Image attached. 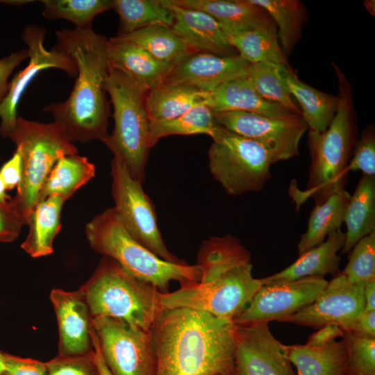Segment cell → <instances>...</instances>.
Returning a JSON list of instances; mask_svg holds the SVG:
<instances>
[{"label": "cell", "instance_id": "obj_1", "mask_svg": "<svg viewBox=\"0 0 375 375\" xmlns=\"http://www.w3.org/2000/svg\"><path fill=\"white\" fill-rule=\"evenodd\" d=\"M234 330L204 311L162 310L151 329L156 375H235Z\"/></svg>", "mask_w": 375, "mask_h": 375}, {"label": "cell", "instance_id": "obj_2", "mask_svg": "<svg viewBox=\"0 0 375 375\" xmlns=\"http://www.w3.org/2000/svg\"><path fill=\"white\" fill-rule=\"evenodd\" d=\"M56 35L53 47L74 60L77 75L67 99L49 103L43 110L53 115L72 142H103L109 135L110 104L105 88L109 68L108 39L92 28H65L56 31Z\"/></svg>", "mask_w": 375, "mask_h": 375}, {"label": "cell", "instance_id": "obj_3", "mask_svg": "<svg viewBox=\"0 0 375 375\" xmlns=\"http://www.w3.org/2000/svg\"><path fill=\"white\" fill-rule=\"evenodd\" d=\"M338 82V106L330 126L324 131L309 130L308 144L311 158L304 197L322 203L334 192L344 189L347 166L357 141L356 116L351 85L333 62Z\"/></svg>", "mask_w": 375, "mask_h": 375}, {"label": "cell", "instance_id": "obj_4", "mask_svg": "<svg viewBox=\"0 0 375 375\" xmlns=\"http://www.w3.org/2000/svg\"><path fill=\"white\" fill-rule=\"evenodd\" d=\"M85 235L94 251L115 260L128 274L153 285L161 294L169 292L172 281L179 282L181 287L200 281L201 270L197 264L165 261L134 240L114 207L94 217L85 226Z\"/></svg>", "mask_w": 375, "mask_h": 375}, {"label": "cell", "instance_id": "obj_5", "mask_svg": "<svg viewBox=\"0 0 375 375\" xmlns=\"http://www.w3.org/2000/svg\"><path fill=\"white\" fill-rule=\"evenodd\" d=\"M79 290L85 297L92 318L110 317L151 332L162 311L161 293L156 287L135 278L106 256Z\"/></svg>", "mask_w": 375, "mask_h": 375}, {"label": "cell", "instance_id": "obj_6", "mask_svg": "<svg viewBox=\"0 0 375 375\" xmlns=\"http://www.w3.org/2000/svg\"><path fill=\"white\" fill-rule=\"evenodd\" d=\"M105 88L113 107L114 128L103 143L131 176L142 183L151 148L146 108L148 91L110 65Z\"/></svg>", "mask_w": 375, "mask_h": 375}, {"label": "cell", "instance_id": "obj_7", "mask_svg": "<svg viewBox=\"0 0 375 375\" xmlns=\"http://www.w3.org/2000/svg\"><path fill=\"white\" fill-rule=\"evenodd\" d=\"M19 149L23 174L12 201L24 225L36 205L40 192L49 172L62 157L78 154L77 147L57 122L42 123L17 117L8 136Z\"/></svg>", "mask_w": 375, "mask_h": 375}, {"label": "cell", "instance_id": "obj_8", "mask_svg": "<svg viewBox=\"0 0 375 375\" xmlns=\"http://www.w3.org/2000/svg\"><path fill=\"white\" fill-rule=\"evenodd\" d=\"M253 265H235L206 283H197L160 294L162 310L187 308L204 311L217 317L233 321L249 306L262 285L252 276Z\"/></svg>", "mask_w": 375, "mask_h": 375}, {"label": "cell", "instance_id": "obj_9", "mask_svg": "<svg viewBox=\"0 0 375 375\" xmlns=\"http://www.w3.org/2000/svg\"><path fill=\"white\" fill-rule=\"evenodd\" d=\"M208 150L209 170L229 195L260 191L271 177L269 153L258 142L219 126Z\"/></svg>", "mask_w": 375, "mask_h": 375}, {"label": "cell", "instance_id": "obj_10", "mask_svg": "<svg viewBox=\"0 0 375 375\" xmlns=\"http://www.w3.org/2000/svg\"><path fill=\"white\" fill-rule=\"evenodd\" d=\"M110 175L114 208L128 234L161 259L184 263L167 248L158 227L155 207L142 183L133 178L115 158L110 163Z\"/></svg>", "mask_w": 375, "mask_h": 375}, {"label": "cell", "instance_id": "obj_11", "mask_svg": "<svg viewBox=\"0 0 375 375\" xmlns=\"http://www.w3.org/2000/svg\"><path fill=\"white\" fill-rule=\"evenodd\" d=\"M102 358L112 375H156L151 331L110 317L92 319Z\"/></svg>", "mask_w": 375, "mask_h": 375}, {"label": "cell", "instance_id": "obj_12", "mask_svg": "<svg viewBox=\"0 0 375 375\" xmlns=\"http://www.w3.org/2000/svg\"><path fill=\"white\" fill-rule=\"evenodd\" d=\"M213 112L218 125L260 144L272 165L298 156L301 139L308 129L301 115L272 117L242 111Z\"/></svg>", "mask_w": 375, "mask_h": 375}, {"label": "cell", "instance_id": "obj_13", "mask_svg": "<svg viewBox=\"0 0 375 375\" xmlns=\"http://www.w3.org/2000/svg\"><path fill=\"white\" fill-rule=\"evenodd\" d=\"M47 30L34 24L26 25L22 38L27 46L29 62L27 66L15 74L9 83L6 98L0 105V134L8 138L17 122V109L28 85L42 70L50 68L60 69L70 77H76L77 68L68 55L53 47L47 50L44 45Z\"/></svg>", "mask_w": 375, "mask_h": 375}, {"label": "cell", "instance_id": "obj_14", "mask_svg": "<svg viewBox=\"0 0 375 375\" xmlns=\"http://www.w3.org/2000/svg\"><path fill=\"white\" fill-rule=\"evenodd\" d=\"M233 355L235 375H297L267 322L235 323Z\"/></svg>", "mask_w": 375, "mask_h": 375}, {"label": "cell", "instance_id": "obj_15", "mask_svg": "<svg viewBox=\"0 0 375 375\" xmlns=\"http://www.w3.org/2000/svg\"><path fill=\"white\" fill-rule=\"evenodd\" d=\"M365 283H353L341 273L328 281L315 301L279 322L319 328L334 324L343 331H352L365 311Z\"/></svg>", "mask_w": 375, "mask_h": 375}, {"label": "cell", "instance_id": "obj_16", "mask_svg": "<svg viewBox=\"0 0 375 375\" xmlns=\"http://www.w3.org/2000/svg\"><path fill=\"white\" fill-rule=\"evenodd\" d=\"M327 284L324 277L309 276L262 285L248 308L233 322L235 324L279 322L313 303Z\"/></svg>", "mask_w": 375, "mask_h": 375}, {"label": "cell", "instance_id": "obj_17", "mask_svg": "<svg viewBox=\"0 0 375 375\" xmlns=\"http://www.w3.org/2000/svg\"><path fill=\"white\" fill-rule=\"evenodd\" d=\"M50 301L58 328V354L84 355L94 350L91 331L92 315L83 293L53 289Z\"/></svg>", "mask_w": 375, "mask_h": 375}, {"label": "cell", "instance_id": "obj_18", "mask_svg": "<svg viewBox=\"0 0 375 375\" xmlns=\"http://www.w3.org/2000/svg\"><path fill=\"white\" fill-rule=\"evenodd\" d=\"M249 65L240 55L191 52L174 63L165 81L188 84L210 92L225 82L247 75Z\"/></svg>", "mask_w": 375, "mask_h": 375}, {"label": "cell", "instance_id": "obj_19", "mask_svg": "<svg viewBox=\"0 0 375 375\" xmlns=\"http://www.w3.org/2000/svg\"><path fill=\"white\" fill-rule=\"evenodd\" d=\"M172 10V28L192 52H203L219 56L238 55L219 22L205 12L183 8L171 0H163Z\"/></svg>", "mask_w": 375, "mask_h": 375}, {"label": "cell", "instance_id": "obj_20", "mask_svg": "<svg viewBox=\"0 0 375 375\" xmlns=\"http://www.w3.org/2000/svg\"><path fill=\"white\" fill-rule=\"evenodd\" d=\"M109 65L149 91L165 81L174 64L162 62L140 47L115 37L108 39Z\"/></svg>", "mask_w": 375, "mask_h": 375}, {"label": "cell", "instance_id": "obj_21", "mask_svg": "<svg viewBox=\"0 0 375 375\" xmlns=\"http://www.w3.org/2000/svg\"><path fill=\"white\" fill-rule=\"evenodd\" d=\"M345 242V232L340 228L328 234L318 246L299 255L292 264L271 276L262 278V285L278 284L299 280L309 276H333L340 273L341 258L338 252Z\"/></svg>", "mask_w": 375, "mask_h": 375}, {"label": "cell", "instance_id": "obj_22", "mask_svg": "<svg viewBox=\"0 0 375 375\" xmlns=\"http://www.w3.org/2000/svg\"><path fill=\"white\" fill-rule=\"evenodd\" d=\"M174 3L206 12L226 35L253 30L274 22L261 7L249 0H171Z\"/></svg>", "mask_w": 375, "mask_h": 375}, {"label": "cell", "instance_id": "obj_23", "mask_svg": "<svg viewBox=\"0 0 375 375\" xmlns=\"http://www.w3.org/2000/svg\"><path fill=\"white\" fill-rule=\"evenodd\" d=\"M203 104L213 112L242 111L272 117L294 114L262 98L247 75L225 82L208 92Z\"/></svg>", "mask_w": 375, "mask_h": 375}, {"label": "cell", "instance_id": "obj_24", "mask_svg": "<svg viewBox=\"0 0 375 375\" xmlns=\"http://www.w3.org/2000/svg\"><path fill=\"white\" fill-rule=\"evenodd\" d=\"M281 74L291 96L301 106V116L310 131H324L338 106V97L318 90L301 81L290 65H281Z\"/></svg>", "mask_w": 375, "mask_h": 375}, {"label": "cell", "instance_id": "obj_25", "mask_svg": "<svg viewBox=\"0 0 375 375\" xmlns=\"http://www.w3.org/2000/svg\"><path fill=\"white\" fill-rule=\"evenodd\" d=\"M65 200L53 194L38 201L28 219V233L21 248L30 256L40 258L53 252V241L61 228L60 215Z\"/></svg>", "mask_w": 375, "mask_h": 375}, {"label": "cell", "instance_id": "obj_26", "mask_svg": "<svg viewBox=\"0 0 375 375\" xmlns=\"http://www.w3.org/2000/svg\"><path fill=\"white\" fill-rule=\"evenodd\" d=\"M287 348L297 375H346L348 353L343 339L321 347L305 344L287 345Z\"/></svg>", "mask_w": 375, "mask_h": 375}, {"label": "cell", "instance_id": "obj_27", "mask_svg": "<svg viewBox=\"0 0 375 375\" xmlns=\"http://www.w3.org/2000/svg\"><path fill=\"white\" fill-rule=\"evenodd\" d=\"M208 92L194 86L165 81L147 92L146 108L150 122L174 119L203 104Z\"/></svg>", "mask_w": 375, "mask_h": 375}, {"label": "cell", "instance_id": "obj_28", "mask_svg": "<svg viewBox=\"0 0 375 375\" xmlns=\"http://www.w3.org/2000/svg\"><path fill=\"white\" fill-rule=\"evenodd\" d=\"M342 253H349L362 238L375 231V176L362 174L347 207Z\"/></svg>", "mask_w": 375, "mask_h": 375}, {"label": "cell", "instance_id": "obj_29", "mask_svg": "<svg viewBox=\"0 0 375 375\" xmlns=\"http://www.w3.org/2000/svg\"><path fill=\"white\" fill-rule=\"evenodd\" d=\"M351 195L345 189L333 192L310 212L307 229L297 244L299 256L322 243L329 233L340 228Z\"/></svg>", "mask_w": 375, "mask_h": 375}, {"label": "cell", "instance_id": "obj_30", "mask_svg": "<svg viewBox=\"0 0 375 375\" xmlns=\"http://www.w3.org/2000/svg\"><path fill=\"white\" fill-rule=\"evenodd\" d=\"M251 261L250 252L240 240L229 235L205 240L198 252L199 283L208 282L230 268Z\"/></svg>", "mask_w": 375, "mask_h": 375}, {"label": "cell", "instance_id": "obj_31", "mask_svg": "<svg viewBox=\"0 0 375 375\" xmlns=\"http://www.w3.org/2000/svg\"><path fill=\"white\" fill-rule=\"evenodd\" d=\"M94 175L95 167L86 157L78 153L63 156L49 172L40 192L38 202L53 194L59 195L66 201Z\"/></svg>", "mask_w": 375, "mask_h": 375}, {"label": "cell", "instance_id": "obj_32", "mask_svg": "<svg viewBox=\"0 0 375 375\" xmlns=\"http://www.w3.org/2000/svg\"><path fill=\"white\" fill-rule=\"evenodd\" d=\"M227 37L238 55L250 64L272 62L290 65L288 57L278 45L277 27L274 22Z\"/></svg>", "mask_w": 375, "mask_h": 375}, {"label": "cell", "instance_id": "obj_33", "mask_svg": "<svg viewBox=\"0 0 375 375\" xmlns=\"http://www.w3.org/2000/svg\"><path fill=\"white\" fill-rule=\"evenodd\" d=\"M262 8L277 27L283 53L288 57L301 38L302 28L308 19L304 4L299 0H249Z\"/></svg>", "mask_w": 375, "mask_h": 375}, {"label": "cell", "instance_id": "obj_34", "mask_svg": "<svg viewBox=\"0 0 375 375\" xmlns=\"http://www.w3.org/2000/svg\"><path fill=\"white\" fill-rule=\"evenodd\" d=\"M115 38L131 42L156 59L172 64L192 52L172 27L164 25L145 27Z\"/></svg>", "mask_w": 375, "mask_h": 375}, {"label": "cell", "instance_id": "obj_35", "mask_svg": "<svg viewBox=\"0 0 375 375\" xmlns=\"http://www.w3.org/2000/svg\"><path fill=\"white\" fill-rule=\"evenodd\" d=\"M112 9L119 19L117 35L153 25L172 27L174 21L172 10L163 0H112Z\"/></svg>", "mask_w": 375, "mask_h": 375}, {"label": "cell", "instance_id": "obj_36", "mask_svg": "<svg viewBox=\"0 0 375 375\" xmlns=\"http://www.w3.org/2000/svg\"><path fill=\"white\" fill-rule=\"evenodd\" d=\"M219 128L213 111L206 105L199 104L174 119L151 122L150 146L152 148L160 139L170 135L206 134L213 139Z\"/></svg>", "mask_w": 375, "mask_h": 375}, {"label": "cell", "instance_id": "obj_37", "mask_svg": "<svg viewBox=\"0 0 375 375\" xmlns=\"http://www.w3.org/2000/svg\"><path fill=\"white\" fill-rule=\"evenodd\" d=\"M42 15L49 19H63L73 23L76 29L92 28L94 18L112 9V0H42Z\"/></svg>", "mask_w": 375, "mask_h": 375}, {"label": "cell", "instance_id": "obj_38", "mask_svg": "<svg viewBox=\"0 0 375 375\" xmlns=\"http://www.w3.org/2000/svg\"><path fill=\"white\" fill-rule=\"evenodd\" d=\"M281 65L272 62L250 64L247 76L257 93L264 99L281 105L290 112L301 115L288 92L281 74Z\"/></svg>", "mask_w": 375, "mask_h": 375}, {"label": "cell", "instance_id": "obj_39", "mask_svg": "<svg viewBox=\"0 0 375 375\" xmlns=\"http://www.w3.org/2000/svg\"><path fill=\"white\" fill-rule=\"evenodd\" d=\"M342 272L348 281L365 283L375 278V231L360 240L349 252Z\"/></svg>", "mask_w": 375, "mask_h": 375}, {"label": "cell", "instance_id": "obj_40", "mask_svg": "<svg viewBox=\"0 0 375 375\" xmlns=\"http://www.w3.org/2000/svg\"><path fill=\"white\" fill-rule=\"evenodd\" d=\"M348 353L346 375H375V338L343 331Z\"/></svg>", "mask_w": 375, "mask_h": 375}, {"label": "cell", "instance_id": "obj_41", "mask_svg": "<svg viewBox=\"0 0 375 375\" xmlns=\"http://www.w3.org/2000/svg\"><path fill=\"white\" fill-rule=\"evenodd\" d=\"M350 171H360L362 174L375 176V129L369 125L362 131L353 147L347 166Z\"/></svg>", "mask_w": 375, "mask_h": 375}, {"label": "cell", "instance_id": "obj_42", "mask_svg": "<svg viewBox=\"0 0 375 375\" xmlns=\"http://www.w3.org/2000/svg\"><path fill=\"white\" fill-rule=\"evenodd\" d=\"M46 362L47 375H100L95 362L94 350L84 355L58 354Z\"/></svg>", "mask_w": 375, "mask_h": 375}, {"label": "cell", "instance_id": "obj_43", "mask_svg": "<svg viewBox=\"0 0 375 375\" xmlns=\"http://www.w3.org/2000/svg\"><path fill=\"white\" fill-rule=\"evenodd\" d=\"M22 220L12 199L6 203L0 202V242L9 243L19 236Z\"/></svg>", "mask_w": 375, "mask_h": 375}, {"label": "cell", "instance_id": "obj_44", "mask_svg": "<svg viewBox=\"0 0 375 375\" xmlns=\"http://www.w3.org/2000/svg\"><path fill=\"white\" fill-rule=\"evenodd\" d=\"M5 375H47V362L5 352Z\"/></svg>", "mask_w": 375, "mask_h": 375}, {"label": "cell", "instance_id": "obj_45", "mask_svg": "<svg viewBox=\"0 0 375 375\" xmlns=\"http://www.w3.org/2000/svg\"><path fill=\"white\" fill-rule=\"evenodd\" d=\"M27 58L28 52L27 49H25L0 59V105L8 94L9 76L13 70Z\"/></svg>", "mask_w": 375, "mask_h": 375}, {"label": "cell", "instance_id": "obj_46", "mask_svg": "<svg viewBox=\"0 0 375 375\" xmlns=\"http://www.w3.org/2000/svg\"><path fill=\"white\" fill-rule=\"evenodd\" d=\"M23 174V160L21 152L16 148L12 157L0 168V177L7 190L17 188Z\"/></svg>", "mask_w": 375, "mask_h": 375}, {"label": "cell", "instance_id": "obj_47", "mask_svg": "<svg viewBox=\"0 0 375 375\" xmlns=\"http://www.w3.org/2000/svg\"><path fill=\"white\" fill-rule=\"evenodd\" d=\"M342 335L343 330L339 326L329 324L311 334L306 344L314 347H321L330 344L338 337H342Z\"/></svg>", "mask_w": 375, "mask_h": 375}, {"label": "cell", "instance_id": "obj_48", "mask_svg": "<svg viewBox=\"0 0 375 375\" xmlns=\"http://www.w3.org/2000/svg\"><path fill=\"white\" fill-rule=\"evenodd\" d=\"M350 331L360 335L375 338V310H365Z\"/></svg>", "mask_w": 375, "mask_h": 375}, {"label": "cell", "instance_id": "obj_49", "mask_svg": "<svg viewBox=\"0 0 375 375\" xmlns=\"http://www.w3.org/2000/svg\"><path fill=\"white\" fill-rule=\"evenodd\" d=\"M365 310H375V278L364 284Z\"/></svg>", "mask_w": 375, "mask_h": 375}, {"label": "cell", "instance_id": "obj_50", "mask_svg": "<svg viewBox=\"0 0 375 375\" xmlns=\"http://www.w3.org/2000/svg\"><path fill=\"white\" fill-rule=\"evenodd\" d=\"M91 337H92V342L94 348V359L96 364L97 365V367L99 369V372L100 375H112L110 370L107 367L106 365L105 364L98 344L97 338L96 337V335L92 329L91 331Z\"/></svg>", "mask_w": 375, "mask_h": 375}, {"label": "cell", "instance_id": "obj_51", "mask_svg": "<svg viewBox=\"0 0 375 375\" xmlns=\"http://www.w3.org/2000/svg\"><path fill=\"white\" fill-rule=\"evenodd\" d=\"M6 186L0 177V202L1 203H6L12 199L10 196L6 193Z\"/></svg>", "mask_w": 375, "mask_h": 375}, {"label": "cell", "instance_id": "obj_52", "mask_svg": "<svg viewBox=\"0 0 375 375\" xmlns=\"http://www.w3.org/2000/svg\"><path fill=\"white\" fill-rule=\"evenodd\" d=\"M363 4L366 10L373 16L375 15V1L374 0H365Z\"/></svg>", "mask_w": 375, "mask_h": 375}, {"label": "cell", "instance_id": "obj_53", "mask_svg": "<svg viewBox=\"0 0 375 375\" xmlns=\"http://www.w3.org/2000/svg\"><path fill=\"white\" fill-rule=\"evenodd\" d=\"M6 370L5 352L0 351V375H3Z\"/></svg>", "mask_w": 375, "mask_h": 375}, {"label": "cell", "instance_id": "obj_54", "mask_svg": "<svg viewBox=\"0 0 375 375\" xmlns=\"http://www.w3.org/2000/svg\"><path fill=\"white\" fill-rule=\"evenodd\" d=\"M5 375V374H4Z\"/></svg>", "mask_w": 375, "mask_h": 375}, {"label": "cell", "instance_id": "obj_55", "mask_svg": "<svg viewBox=\"0 0 375 375\" xmlns=\"http://www.w3.org/2000/svg\"><path fill=\"white\" fill-rule=\"evenodd\" d=\"M4 375V374H3Z\"/></svg>", "mask_w": 375, "mask_h": 375}]
</instances>
